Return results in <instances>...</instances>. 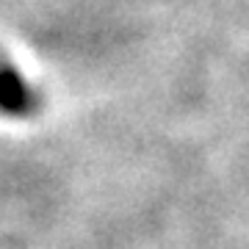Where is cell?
Listing matches in <instances>:
<instances>
[{"mask_svg": "<svg viewBox=\"0 0 249 249\" xmlns=\"http://www.w3.org/2000/svg\"><path fill=\"white\" fill-rule=\"evenodd\" d=\"M39 106L36 91L28 86V80L19 75V70L0 53V114L11 119H25Z\"/></svg>", "mask_w": 249, "mask_h": 249, "instance_id": "1", "label": "cell"}]
</instances>
